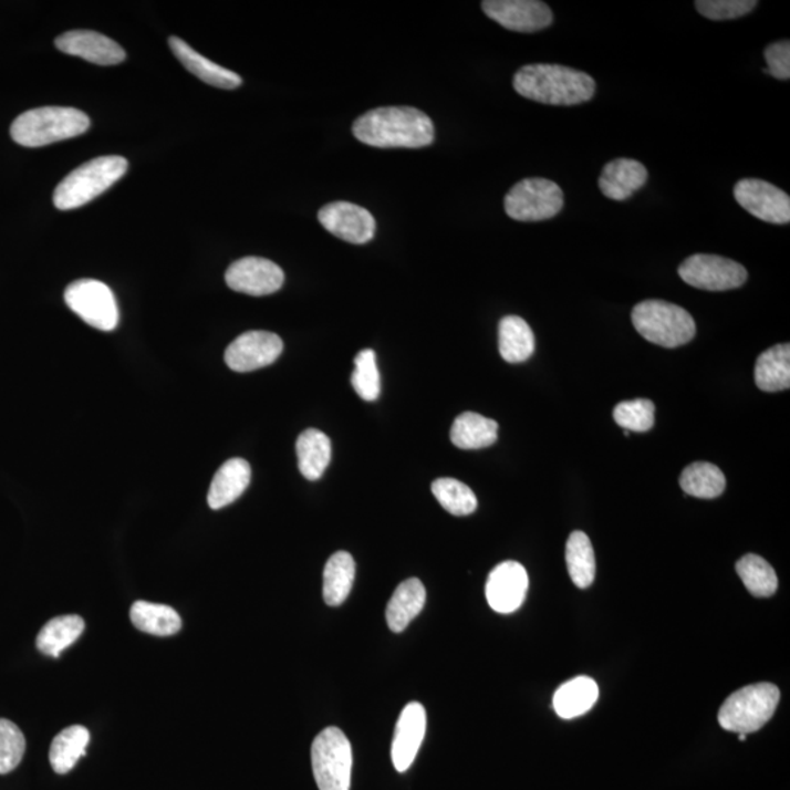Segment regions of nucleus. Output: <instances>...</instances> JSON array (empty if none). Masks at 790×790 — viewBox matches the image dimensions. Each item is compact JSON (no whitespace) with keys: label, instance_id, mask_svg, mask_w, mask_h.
Masks as SVG:
<instances>
[{"label":"nucleus","instance_id":"f257e3e1","mask_svg":"<svg viewBox=\"0 0 790 790\" xmlns=\"http://www.w3.org/2000/svg\"><path fill=\"white\" fill-rule=\"evenodd\" d=\"M353 135L375 148H424L434 143L435 128L415 107H380L354 122Z\"/></svg>","mask_w":790,"mask_h":790},{"label":"nucleus","instance_id":"f03ea898","mask_svg":"<svg viewBox=\"0 0 790 790\" xmlns=\"http://www.w3.org/2000/svg\"><path fill=\"white\" fill-rule=\"evenodd\" d=\"M514 89L533 102L551 106H575L593 98L596 83L589 74L569 66L536 63L517 72Z\"/></svg>","mask_w":790,"mask_h":790},{"label":"nucleus","instance_id":"7ed1b4c3","mask_svg":"<svg viewBox=\"0 0 790 790\" xmlns=\"http://www.w3.org/2000/svg\"><path fill=\"white\" fill-rule=\"evenodd\" d=\"M90 129V117L74 107H39L18 116L11 136L22 147L38 148L83 135Z\"/></svg>","mask_w":790,"mask_h":790},{"label":"nucleus","instance_id":"20e7f679","mask_svg":"<svg viewBox=\"0 0 790 790\" xmlns=\"http://www.w3.org/2000/svg\"><path fill=\"white\" fill-rule=\"evenodd\" d=\"M128 170V162L119 156L93 158L79 169L71 171L58 185L53 204L58 210H75L93 201L112 188Z\"/></svg>","mask_w":790,"mask_h":790},{"label":"nucleus","instance_id":"39448f33","mask_svg":"<svg viewBox=\"0 0 790 790\" xmlns=\"http://www.w3.org/2000/svg\"><path fill=\"white\" fill-rule=\"evenodd\" d=\"M635 330L647 342L675 349L692 342L696 322L684 308L665 301H644L631 313Z\"/></svg>","mask_w":790,"mask_h":790},{"label":"nucleus","instance_id":"423d86ee","mask_svg":"<svg viewBox=\"0 0 790 790\" xmlns=\"http://www.w3.org/2000/svg\"><path fill=\"white\" fill-rule=\"evenodd\" d=\"M780 700L779 688L773 684L748 685L738 689L719 710V724L725 730L749 735L760 730L775 716Z\"/></svg>","mask_w":790,"mask_h":790},{"label":"nucleus","instance_id":"0eeeda50","mask_svg":"<svg viewBox=\"0 0 790 790\" xmlns=\"http://www.w3.org/2000/svg\"><path fill=\"white\" fill-rule=\"evenodd\" d=\"M312 770L320 790H351L352 746L339 728L322 730L312 744Z\"/></svg>","mask_w":790,"mask_h":790},{"label":"nucleus","instance_id":"6e6552de","mask_svg":"<svg viewBox=\"0 0 790 790\" xmlns=\"http://www.w3.org/2000/svg\"><path fill=\"white\" fill-rule=\"evenodd\" d=\"M503 206L512 220H549L560 215L564 207V193L555 181L533 177L512 186Z\"/></svg>","mask_w":790,"mask_h":790},{"label":"nucleus","instance_id":"1a4fd4ad","mask_svg":"<svg viewBox=\"0 0 790 790\" xmlns=\"http://www.w3.org/2000/svg\"><path fill=\"white\" fill-rule=\"evenodd\" d=\"M65 302L90 326L113 331L119 324V308L115 294L102 281L83 279L67 285Z\"/></svg>","mask_w":790,"mask_h":790},{"label":"nucleus","instance_id":"9d476101","mask_svg":"<svg viewBox=\"0 0 790 790\" xmlns=\"http://www.w3.org/2000/svg\"><path fill=\"white\" fill-rule=\"evenodd\" d=\"M685 283L708 292H726L746 284L748 272L741 263L719 256L697 253L679 266Z\"/></svg>","mask_w":790,"mask_h":790},{"label":"nucleus","instance_id":"9b49d317","mask_svg":"<svg viewBox=\"0 0 790 790\" xmlns=\"http://www.w3.org/2000/svg\"><path fill=\"white\" fill-rule=\"evenodd\" d=\"M735 199L749 215L771 225H788L790 198L778 186L761 179H742L735 185Z\"/></svg>","mask_w":790,"mask_h":790},{"label":"nucleus","instance_id":"f8f14e48","mask_svg":"<svg viewBox=\"0 0 790 790\" xmlns=\"http://www.w3.org/2000/svg\"><path fill=\"white\" fill-rule=\"evenodd\" d=\"M484 11L503 29L536 33L553 22L551 8L539 0H485Z\"/></svg>","mask_w":790,"mask_h":790},{"label":"nucleus","instance_id":"ddd939ff","mask_svg":"<svg viewBox=\"0 0 790 790\" xmlns=\"http://www.w3.org/2000/svg\"><path fill=\"white\" fill-rule=\"evenodd\" d=\"M283 352V340L268 331H249L226 349V365L235 372H252L270 366Z\"/></svg>","mask_w":790,"mask_h":790},{"label":"nucleus","instance_id":"4468645a","mask_svg":"<svg viewBox=\"0 0 790 790\" xmlns=\"http://www.w3.org/2000/svg\"><path fill=\"white\" fill-rule=\"evenodd\" d=\"M322 227L344 242L363 245L374 239L376 222L366 208L352 202H331L318 212Z\"/></svg>","mask_w":790,"mask_h":790},{"label":"nucleus","instance_id":"2eb2a0df","mask_svg":"<svg viewBox=\"0 0 790 790\" xmlns=\"http://www.w3.org/2000/svg\"><path fill=\"white\" fill-rule=\"evenodd\" d=\"M226 283L235 292L267 297L279 292L284 283V272L266 258L247 257L231 263L226 271Z\"/></svg>","mask_w":790,"mask_h":790},{"label":"nucleus","instance_id":"dca6fc26","mask_svg":"<svg viewBox=\"0 0 790 790\" xmlns=\"http://www.w3.org/2000/svg\"><path fill=\"white\" fill-rule=\"evenodd\" d=\"M529 575L523 565L506 561L495 566L486 581V601L498 614H512L526 601Z\"/></svg>","mask_w":790,"mask_h":790},{"label":"nucleus","instance_id":"f3484780","mask_svg":"<svg viewBox=\"0 0 790 790\" xmlns=\"http://www.w3.org/2000/svg\"><path fill=\"white\" fill-rule=\"evenodd\" d=\"M426 734V710L420 703H410L403 708L395 726L392 758L395 770L404 773L410 769L419 752Z\"/></svg>","mask_w":790,"mask_h":790},{"label":"nucleus","instance_id":"a211bd4d","mask_svg":"<svg viewBox=\"0 0 790 790\" xmlns=\"http://www.w3.org/2000/svg\"><path fill=\"white\" fill-rule=\"evenodd\" d=\"M56 48L102 66L117 65L126 59L125 50L115 40L91 30L67 31L56 39Z\"/></svg>","mask_w":790,"mask_h":790},{"label":"nucleus","instance_id":"6ab92c4d","mask_svg":"<svg viewBox=\"0 0 790 790\" xmlns=\"http://www.w3.org/2000/svg\"><path fill=\"white\" fill-rule=\"evenodd\" d=\"M647 181V169L633 158H616L603 167L599 188L606 198L625 201Z\"/></svg>","mask_w":790,"mask_h":790},{"label":"nucleus","instance_id":"aec40b11","mask_svg":"<svg viewBox=\"0 0 790 790\" xmlns=\"http://www.w3.org/2000/svg\"><path fill=\"white\" fill-rule=\"evenodd\" d=\"M169 45L175 56L179 59L181 65L198 76L204 83L212 85V87L222 90H236L242 85L243 81L233 71L226 70L210 59L199 54L197 50L179 38H170Z\"/></svg>","mask_w":790,"mask_h":790},{"label":"nucleus","instance_id":"412c9836","mask_svg":"<svg viewBox=\"0 0 790 790\" xmlns=\"http://www.w3.org/2000/svg\"><path fill=\"white\" fill-rule=\"evenodd\" d=\"M251 478V466L243 458H231L226 461L212 479L208 492V506L212 510H221L230 506L247 490Z\"/></svg>","mask_w":790,"mask_h":790},{"label":"nucleus","instance_id":"4be33fe9","mask_svg":"<svg viewBox=\"0 0 790 790\" xmlns=\"http://www.w3.org/2000/svg\"><path fill=\"white\" fill-rule=\"evenodd\" d=\"M426 602L425 585L420 580L403 581L395 589L387 606V622L393 633H402L424 610Z\"/></svg>","mask_w":790,"mask_h":790},{"label":"nucleus","instance_id":"5701e85b","mask_svg":"<svg viewBox=\"0 0 790 790\" xmlns=\"http://www.w3.org/2000/svg\"><path fill=\"white\" fill-rule=\"evenodd\" d=\"M599 687L589 676H576L557 689L553 708L562 719H574L596 704Z\"/></svg>","mask_w":790,"mask_h":790},{"label":"nucleus","instance_id":"b1692460","mask_svg":"<svg viewBox=\"0 0 790 790\" xmlns=\"http://www.w3.org/2000/svg\"><path fill=\"white\" fill-rule=\"evenodd\" d=\"M756 384L761 392L778 393L790 387V346L778 344L757 358Z\"/></svg>","mask_w":790,"mask_h":790},{"label":"nucleus","instance_id":"393cba45","mask_svg":"<svg viewBox=\"0 0 790 790\" xmlns=\"http://www.w3.org/2000/svg\"><path fill=\"white\" fill-rule=\"evenodd\" d=\"M498 424L478 413L466 412L454 420L451 443L460 449H482L497 443Z\"/></svg>","mask_w":790,"mask_h":790},{"label":"nucleus","instance_id":"a878e982","mask_svg":"<svg viewBox=\"0 0 790 790\" xmlns=\"http://www.w3.org/2000/svg\"><path fill=\"white\" fill-rule=\"evenodd\" d=\"M89 744L90 732L84 726L74 725L63 729L50 746L49 758L52 769L58 775L70 773L76 762L87 753Z\"/></svg>","mask_w":790,"mask_h":790},{"label":"nucleus","instance_id":"bb28decb","mask_svg":"<svg viewBox=\"0 0 790 790\" xmlns=\"http://www.w3.org/2000/svg\"><path fill=\"white\" fill-rule=\"evenodd\" d=\"M533 331L523 318L508 315L499 322V353L508 363H521L534 353Z\"/></svg>","mask_w":790,"mask_h":790},{"label":"nucleus","instance_id":"cd10ccee","mask_svg":"<svg viewBox=\"0 0 790 790\" xmlns=\"http://www.w3.org/2000/svg\"><path fill=\"white\" fill-rule=\"evenodd\" d=\"M299 470L308 480L321 479L331 461V440L318 429H306L297 443Z\"/></svg>","mask_w":790,"mask_h":790},{"label":"nucleus","instance_id":"c85d7f7f","mask_svg":"<svg viewBox=\"0 0 790 790\" xmlns=\"http://www.w3.org/2000/svg\"><path fill=\"white\" fill-rule=\"evenodd\" d=\"M356 564L349 552H337L330 558L324 569V601L329 606H340L352 592Z\"/></svg>","mask_w":790,"mask_h":790},{"label":"nucleus","instance_id":"c756f323","mask_svg":"<svg viewBox=\"0 0 790 790\" xmlns=\"http://www.w3.org/2000/svg\"><path fill=\"white\" fill-rule=\"evenodd\" d=\"M131 621L143 633L169 637L179 633L181 620L174 607L152 602H135L131 607Z\"/></svg>","mask_w":790,"mask_h":790},{"label":"nucleus","instance_id":"7c9ffc66","mask_svg":"<svg viewBox=\"0 0 790 790\" xmlns=\"http://www.w3.org/2000/svg\"><path fill=\"white\" fill-rule=\"evenodd\" d=\"M85 628L84 620L76 615L58 616L40 630L38 648L45 656L59 657L81 637Z\"/></svg>","mask_w":790,"mask_h":790},{"label":"nucleus","instance_id":"2f4dec72","mask_svg":"<svg viewBox=\"0 0 790 790\" xmlns=\"http://www.w3.org/2000/svg\"><path fill=\"white\" fill-rule=\"evenodd\" d=\"M565 560L572 583L579 589L590 588L596 576V558H594L592 542L583 531H574L570 534Z\"/></svg>","mask_w":790,"mask_h":790},{"label":"nucleus","instance_id":"473e14b6","mask_svg":"<svg viewBox=\"0 0 790 790\" xmlns=\"http://www.w3.org/2000/svg\"><path fill=\"white\" fill-rule=\"evenodd\" d=\"M680 488L694 498L715 499L724 493L726 478L724 471L710 462L698 461L689 465L679 479Z\"/></svg>","mask_w":790,"mask_h":790},{"label":"nucleus","instance_id":"72a5a7b5","mask_svg":"<svg viewBox=\"0 0 790 790\" xmlns=\"http://www.w3.org/2000/svg\"><path fill=\"white\" fill-rule=\"evenodd\" d=\"M737 572L752 596L770 597L778 590V575L765 558L749 553L738 561Z\"/></svg>","mask_w":790,"mask_h":790},{"label":"nucleus","instance_id":"f704fd0d","mask_svg":"<svg viewBox=\"0 0 790 790\" xmlns=\"http://www.w3.org/2000/svg\"><path fill=\"white\" fill-rule=\"evenodd\" d=\"M433 493L449 514L462 517L474 514L478 508V498L469 486L460 480L440 478L433 484Z\"/></svg>","mask_w":790,"mask_h":790},{"label":"nucleus","instance_id":"c9c22d12","mask_svg":"<svg viewBox=\"0 0 790 790\" xmlns=\"http://www.w3.org/2000/svg\"><path fill=\"white\" fill-rule=\"evenodd\" d=\"M352 385L354 392L365 399L375 402L381 394V375L376 365V354L372 349H366L357 353L354 357V371L352 374Z\"/></svg>","mask_w":790,"mask_h":790},{"label":"nucleus","instance_id":"e433bc0d","mask_svg":"<svg viewBox=\"0 0 790 790\" xmlns=\"http://www.w3.org/2000/svg\"><path fill=\"white\" fill-rule=\"evenodd\" d=\"M655 404L651 399H631L617 404L614 408V419L628 433H647L655 426Z\"/></svg>","mask_w":790,"mask_h":790},{"label":"nucleus","instance_id":"4c0bfd02","mask_svg":"<svg viewBox=\"0 0 790 790\" xmlns=\"http://www.w3.org/2000/svg\"><path fill=\"white\" fill-rule=\"evenodd\" d=\"M24 752V734L11 720L0 719V775L15 770Z\"/></svg>","mask_w":790,"mask_h":790},{"label":"nucleus","instance_id":"58836bf2","mask_svg":"<svg viewBox=\"0 0 790 790\" xmlns=\"http://www.w3.org/2000/svg\"><path fill=\"white\" fill-rule=\"evenodd\" d=\"M756 0H698L696 7L711 21L737 20L756 9Z\"/></svg>","mask_w":790,"mask_h":790},{"label":"nucleus","instance_id":"ea45409f","mask_svg":"<svg viewBox=\"0 0 790 790\" xmlns=\"http://www.w3.org/2000/svg\"><path fill=\"white\" fill-rule=\"evenodd\" d=\"M765 58L767 74L782 81L790 79V43L788 40L770 44L766 49Z\"/></svg>","mask_w":790,"mask_h":790},{"label":"nucleus","instance_id":"a19ab883","mask_svg":"<svg viewBox=\"0 0 790 790\" xmlns=\"http://www.w3.org/2000/svg\"><path fill=\"white\" fill-rule=\"evenodd\" d=\"M748 735L739 734V741L746 742Z\"/></svg>","mask_w":790,"mask_h":790}]
</instances>
